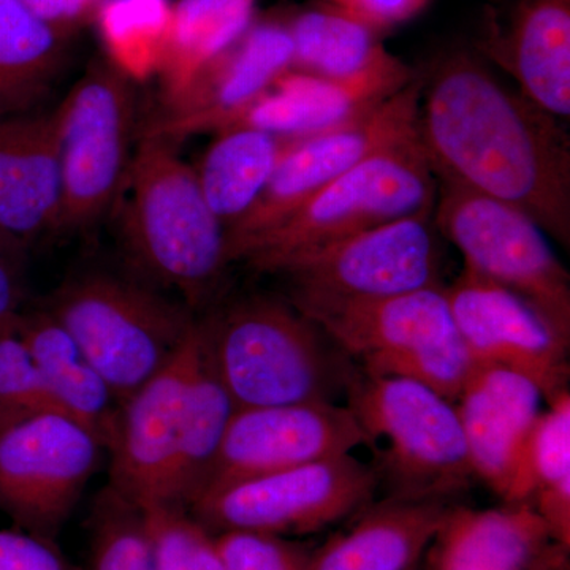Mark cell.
Here are the masks:
<instances>
[{"mask_svg": "<svg viewBox=\"0 0 570 570\" xmlns=\"http://www.w3.org/2000/svg\"><path fill=\"white\" fill-rule=\"evenodd\" d=\"M561 119L452 50L423 80L417 137L439 184L520 209L570 247V138Z\"/></svg>", "mask_w": 570, "mask_h": 570, "instance_id": "obj_1", "label": "cell"}, {"mask_svg": "<svg viewBox=\"0 0 570 570\" xmlns=\"http://www.w3.org/2000/svg\"><path fill=\"white\" fill-rule=\"evenodd\" d=\"M198 318L209 362L236 409L336 403L362 373L288 298L245 295Z\"/></svg>", "mask_w": 570, "mask_h": 570, "instance_id": "obj_2", "label": "cell"}, {"mask_svg": "<svg viewBox=\"0 0 570 570\" xmlns=\"http://www.w3.org/2000/svg\"><path fill=\"white\" fill-rule=\"evenodd\" d=\"M124 189L121 232L134 264L151 283L178 292L190 309L208 305L232 262L227 232L193 165L178 156L176 142L141 135Z\"/></svg>", "mask_w": 570, "mask_h": 570, "instance_id": "obj_3", "label": "cell"}, {"mask_svg": "<svg viewBox=\"0 0 570 570\" xmlns=\"http://www.w3.org/2000/svg\"><path fill=\"white\" fill-rule=\"evenodd\" d=\"M287 298L366 376L411 379L453 403L474 371L444 285L387 298Z\"/></svg>", "mask_w": 570, "mask_h": 570, "instance_id": "obj_4", "label": "cell"}, {"mask_svg": "<svg viewBox=\"0 0 570 570\" xmlns=\"http://www.w3.org/2000/svg\"><path fill=\"white\" fill-rule=\"evenodd\" d=\"M41 309L73 337L119 406L174 358L197 318L151 285L104 269L67 277Z\"/></svg>", "mask_w": 570, "mask_h": 570, "instance_id": "obj_5", "label": "cell"}, {"mask_svg": "<svg viewBox=\"0 0 570 570\" xmlns=\"http://www.w3.org/2000/svg\"><path fill=\"white\" fill-rule=\"evenodd\" d=\"M436 200L438 179L417 137L389 146L341 175L283 223L247 243L236 262L275 273L285 261L306 250L434 212Z\"/></svg>", "mask_w": 570, "mask_h": 570, "instance_id": "obj_6", "label": "cell"}, {"mask_svg": "<svg viewBox=\"0 0 570 570\" xmlns=\"http://www.w3.org/2000/svg\"><path fill=\"white\" fill-rule=\"evenodd\" d=\"M346 397L366 444H385L379 478L389 479L392 497L450 501L475 478L459 412L436 390L360 373Z\"/></svg>", "mask_w": 570, "mask_h": 570, "instance_id": "obj_7", "label": "cell"}, {"mask_svg": "<svg viewBox=\"0 0 570 570\" xmlns=\"http://www.w3.org/2000/svg\"><path fill=\"white\" fill-rule=\"evenodd\" d=\"M55 111L62 181L58 232H80L99 223L122 193L135 154L137 88L121 66L96 59Z\"/></svg>", "mask_w": 570, "mask_h": 570, "instance_id": "obj_8", "label": "cell"}, {"mask_svg": "<svg viewBox=\"0 0 570 570\" xmlns=\"http://www.w3.org/2000/svg\"><path fill=\"white\" fill-rule=\"evenodd\" d=\"M433 219L463 255L464 268L519 295L570 341V275L534 220L494 198L439 183Z\"/></svg>", "mask_w": 570, "mask_h": 570, "instance_id": "obj_9", "label": "cell"}, {"mask_svg": "<svg viewBox=\"0 0 570 570\" xmlns=\"http://www.w3.org/2000/svg\"><path fill=\"white\" fill-rule=\"evenodd\" d=\"M379 483L377 469L347 453L208 491L189 512L214 534L296 539L362 512L373 504Z\"/></svg>", "mask_w": 570, "mask_h": 570, "instance_id": "obj_10", "label": "cell"}, {"mask_svg": "<svg viewBox=\"0 0 570 570\" xmlns=\"http://www.w3.org/2000/svg\"><path fill=\"white\" fill-rule=\"evenodd\" d=\"M422 92L423 78L417 75L406 88L365 115L335 129L298 138L253 208L228 228L232 264L247 243L283 223L341 175L389 146L417 138Z\"/></svg>", "mask_w": 570, "mask_h": 570, "instance_id": "obj_11", "label": "cell"}, {"mask_svg": "<svg viewBox=\"0 0 570 570\" xmlns=\"http://www.w3.org/2000/svg\"><path fill=\"white\" fill-rule=\"evenodd\" d=\"M433 212L379 225L288 258L275 269L288 296L370 299L442 287Z\"/></svg>", "mask_w": 570, "mask_h": 570, "instance_id": "obj_12", "label": "cell"}, {"mask_svg": "<svg viewBox=\"0 0 570 570\" xmlns=\"http://www.w3.org/2000/svg\"><path fill=\"white\" fill-rule=\"evenodd\" d=\"M104 445L63 414L0 431V512L20 531L52 542L99 468Z\"/></svg>", "mask_w": 570, "mask_h": 570, "instance_id": "obj_13", "label": "cell"}, {"mask_svg": "<svg viewBox=\"0 0 570 570\" xmlns=\"http://www.w3.org/2000/svg\"><path fill=\"white\" fill-rule=\"evenodd\" d=\"M366 442L351 407L336 403L236 409L198 497L243 480L347 455Z\"/></svg>", "mask_w": 570, "mask_h": 570, "instance_id": "obj_14", "label": "cell"}, {"mask_svg": "<svg viewBox=\"0 0 570 570\" xmlns=\"http://www.w3.org/2000/svg\"><path fill=\"white\" fill-rule=\"evenodd\" d=\"M202 346L197 317L174 358L119 407L108 448L111 491L135 509L164 504Z\"/></svg>", "mask_w": 570, "mask_h": 570, "instance_id": "obj_15", "label": "cell"}, {"mask_svg": "<svg viewBox=\"0 0 570 570\" xmlns=\"http://www.w3.org/2000/svg\"><path fill=\"white\" fill-rule=\"evenodd\" d=\"M445 294L475 365L530 379L549 403L568 390L569 341L530 303L466 268Z\"/></svg>", "mask_w": 570, "mask_h": 570, "instance_id": "obj_16", "label": "cell"}, {"mask_svg": "<svg viewBox=\"0 0 570 570\" xmlns=\"http://www.w3.org/2000/svg\"><path fill=\"white\" fill-rule=\"evenodd\" d=\"M294 62V43L283 22L249 26L193 85L165 104L142 135L178 142L193 134L220 132L232 116L257 99Z\"/></svg>", "mask_w": 570, "mask_h": 570, "instance_id": "obj_17", "label": "cell"}, {"mask_svg": "<svg viewBox=\"0 0 570 570\" xmlns=\"http://www.w3.org/2000/svg\"><path fill=\"white\" fill-rule=\"evenodd\" d=\"M542 400L530 379L489 365L474 366L456 400L472 472L505 504L521 505L524 455Z\"/></svg>", "mask_w": 570, "mask_h": 570, "instance_id": "obj_18", "label": "cell"}, {"mask_svg": "<svg viewBox=\"0 0 570 570\" xmlns=\"http://www.w3.org/2000/svg\"><path fill=\"white\" fill-rule=\"evenodd\" d=\"M415 77L414 69L392 52L351 78L317 77L291 69L232 116L223 130L253 127L283 137H309L365 115Z\"/></svg>", "mask_w": 570, "mask_h": 570, "instance_id": "obj_19", "label": "cell"}, {"mask_svg": "<svg viewBox=\"0 0 570 570\" xmlns=\"http://www.w3.org/2000/svg\"><path fill=\"white\" fill-rule=\"evenodd\" d=\"M480 48L558 119L570 116V0H513L487 20Z\"/></svg>", "mask_w": 570, "mask_h": 570, "instance_id": "obj_20", "label": "cell"}, {"mask_svg": "<svg viewBox=\"0 0 570 570\" xmlns=\"http://www.w3.org/2000/svg\"><path fill=\"white\" fill-rule=\"evenodd\" d=\"M568 553L531 505L453 508L422 562L425 570H568Z\"/></svg>", "mask_w": 570, "mask_h": 570, "instance_id": "obj_21", "label": "cell"}, {"mask_svg": "<svg viewBox=\"0 0 570 570\" xmlns=\"http://www.w3.org/2000/svg\"><path fill=\"white\" fill-rule=\"evenodd\" d=\"M61 208L56 111L0 119V228L29 245L59 230Z\"/></svg>", "mask_w": 570, "mask_h": 570, "instance_id": "obj_22", "label": "cell"}, {"mask_svg": "<svg viewBox=\"0 0 570 570\" xmlns=\"http://www.w3.org/2000/svg\"><path fill=\"white\" fill-rule=\"evenodd\" d=\"M453 505L390 497L363 509L346 532L314 549L309 570H412L422 564Z\"/></svg>", "mask_w": 570, "mask_h": 570, "instance_id": "obj_23", "label": "cell"}, {"mask_svg": "<svg viewBox=\"0 0 570 570\" xmlns=\"http://www.w3.org/2000/svg\"><path fill=\"white\" fill-rule=\"evenodd\" d=\"M13 325L63 414L110 448L121 406L73 337L41 307L20 311Z\"/></svg>", "mask_w": 570, "mask_h": 570, "instance_id": "obj_24", "label": "cell"}, {"mask_svg": "<svg viewBox=\"0 0 570 570\" xmlns=\"http://www.w3.org/2000/svg\"><path fill=\"white\" fill-rule=\"evenodd\" d=\"M67 41L26 0H0V119L39 111L66 66Z\"/></svg>", "mask_w": 570, "mask_h": 570, "instance_id": "obj_25", "label": "cell"}, {"mask_svg": "<svg viewBox=\"0 0 570 570\" xmlns=\"http://www.w3.org/2000/svg\"><path fill=\"white\" fill-rule=\"evenodd\" d=\"M296 140L253 127H232L208 146L194 168L202 193L225 232L253 208Z\"/></svg>", "mask_w": 570, "mask_h": 570, "instance_id": "obj_26", "label": "cell"}, {"mask_svg": "<svg viewBox=\"0 0 570 570\" xmlns=\"http://www.w3.org/2000/svg\"><path fill=\"white\" fill-rule=\"evenodd\" d=\"M235 411L234 401L209 362L204 341L190 385L178 453L165 489L164 505L189 510V505L204 489Z\"/></svg>", "mask_w": 570, "mask_h": 570, "instance_id": "obj_27", "label": "cell"}, {"mask_svg": "<svg viewBox=\"0 0 570 570\" xmlns=\"http://www.w3.org/2000/svg\"><path fill=\"white\" fill-rule=\"evenodd\" d=\"M294 43L292 70L325 78H351L389 55L379 31L347 11L324 3L287 22Z\"/></svg>", "mask_w": 570, "mask_h": 570, "instance_id": "obj_28", "label": "cell"}, {"mask_svg": "<svg viewBox=\"0 0 570 570\" xmlns=\"http://www.w3.org/2000/svg\"><path fill=\"white\" fill-rule=\"evenodd\" d=\"M524 455L521 505H531L560 546L570 549V395L550 401Z\"/></svg>", "mask_w": 570, "mask_h": 570, "instance_id": "obj_29", "label": "cell"}, {"mask_svg": "<svg viewBox=\"0 0 570 570\" xmlns=\"http://www.w3.org/2000/svg\"><path fill=\"white\" fill-rule=\"evenodd\" d=\"M255 0H181L176 10L174 62L165 75V104L247 31Z\"/></svg>", "mask_w": 570, "mask_h": 570, "instance_id": "obj_30", "label": "cell"}, {"mask_svg": "<svg viewBox=\"0 0 570 570\" xmlns=\"http://www.w3.org/2000/svg\"><path fill=\"white\" fill-rule=\"evenodd\" d=\"M138 512L151 546L154 570H223L216 534L189 510L160 504Z\"/></svg>", "mask_w": 570, "mask_h": 570, "instance_id": "obj_31", "label": "cell"}, {"mask_svg": "<svg viewBox=\"0 0 570 570\" xmlns=\"http://www.w3.org/2000/svg\"><path fill=\"white\" fill-rule=\"evenodd\" d=\"M13 318L0 321V431L39 415L63 414L14 332Z\"/></svg>", "mask_w": 570, "mask_h": 570, "instance_id": "obj_32", "label": "cell"}, {"mask_svg": "<svg viewBox=\"0 0 570 570\" xmlns=\"http://www.w3.org/2000/svg\"><path fill=\"white\" fill-rule=\"evenodd\" d=\"M92 570H154L140 512L112 491L96 517Z\"/></svg>", "mask_w": 570, "mask_h": 570, "instance_id": "obj_33", "label": "cell"}, {"mask_svg": "<svg viewBox=\"0 0 570 570\" xmlns=\"http://www.w3.org/2000/svg\"><path fill=\"white\" fill-rule=\"evenodd\" d=\"M223 570H309L314 549L302 540L227 531L216 534Z\"/></svg>", "mask_w": 570, "mask_h": 570, "instance_id": "obj_34", "label": "cell"}, {"mask_svg": "<svg viewBox=\"0 0 570 570\" xmlns=\"http://www.w3.org/2000/svg\"><path fill=\"white\" fill-rule=\"evenodd\" d=\"M0 570H69L52 542L24 531H0Z\"/></svg>", "mask_w": 570, "mask_h": 570, "instance_id": "obj_35", "label": "cell"}, {"mask_svg": "<svg viewBox=\"0 0 570 570\" xmlns=\"http://www.w3.org/2000/svg\"><path fill=\"white\" fill-rule=\"evenodd\" d=\"M26 245L0 228V321L20 313L24 296Z\"/></svg>", "mask_w": 570, "mask_h": 570, "instance_id": "obj_36", "label": "cell"}, {"mask_svg": "<svg viewBox=\"0 0 570 570\" xmlns=\"http://www.w3.org/2000/svg\"><path fill=\"white\" fill-rule=\"evenodd\" d=\"M428 2L430 0H326L330 6L347 11L379 32L417 17Z\"/></svg>", "mask_w": 570, "mask_h": 570, "instance_id": "obj_37", "label": "cell"}, {"mask_svg": "<svg viewBox=\"0 0 570 570\" xmlns=\"http://www.w3.org/2000/svg\"><path fill=\"white\" fill-rule=\"evenodd\" d=\"M420 566H422V564H420ZM420 566H417V568H414V569H412V570H420Z\"/></svg>", "mask_w": 570, "mask_h": 570, "instance_id": "obj_38", "label": "cell"}]
</instances>
